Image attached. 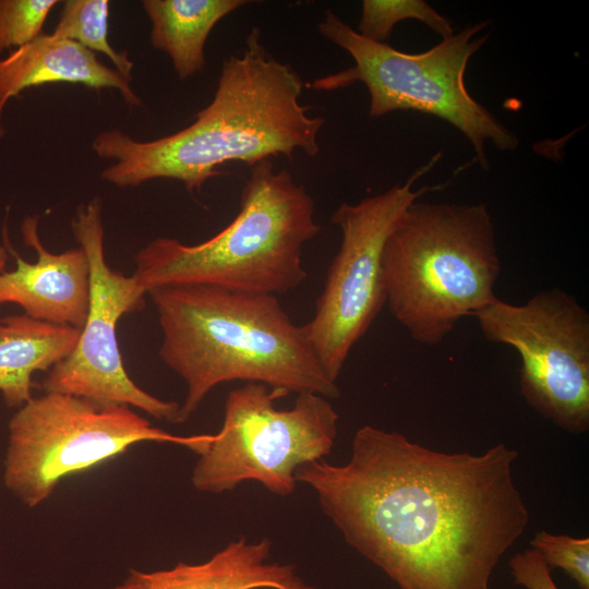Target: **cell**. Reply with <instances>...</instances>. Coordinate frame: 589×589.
<instances>
[{
  "mask_svg": "<svg viewBox=\"0 0 589 589\" xmlns=\"http://www.w3.org/2000/svg\"><path fill=\"white\" fill-rule=\"evenodd\" d=\"M517 457L503 443L482 454L438 452L366 424L346 464L311 461L294 479L399 589H491L529 522L513 477Z\"/></svg>",
  "mask_w": 589,
  "mask_h": 589,
  "instance_id": "cell-1",
  "label": "cell"
},
{
  "mask_svg": "<svg viewBox=\"0 0 589 589\" xmlns=\"http://www.w3.org/2000/svg\"><path fill=\"white\" fill-rule=\"evenodd\" d=\"M303 86L291 65L268 53L261 31L253 27L244 49L224 60L214 97L193 123L145 142L118 129L98 133L92 148L113 160L100 176L119 188L172 179L193 193L228 163L252 167L273 156L292 158L297 152L315 156L325 120L310 116L300 103Z\"/></svg>",
  "mask_w": 589,
  "mask_h": 589,
  "instance_id": "cell-2",
  "label": "cell"
},
{
  "mask_svg": "<svg viewBox=\"0 0 589 589\" xmlns=\"http://www.w3.org/2000/svg\"><path fill=\"white\" fill-rule=\"evenodd\" d=\"M163 333L159 357L185 383L182 422L223 383H261L285 396L337 398L306 338L276 296L206 285L157 287L147 292Z\"/></svg>",
  "mask_w": 589,
  "mask_h": 589,
  "instance_id": "cell-3",
  "label": "cell"
},
{
  "mask_svg": "<svg viewBox=\"0 0 589 589\" xmlns=\"http://www.w3.org/2000/svg\"><path fill=\"white\" fill-rule=\"evenodd\" d=\"M235 219L195 245L157 238L135 255V272L146 293L157 287L206 285L278 296L306 278L304 245L320 232L308 191L269 159L250 167Z\"/></svg>",
  "mask_w": 589,
  "mask_h": 589,
  "instance_id": "cell-4",
  "label": "cell"
},
{
  "mask_svg": "<svg viewBox=\"0 0 589 589\" xmlns=\"http://www.w3.org/2000/svg\"><path fill=\"white\" fill-rule=\"evenodd\" d=\"M500 272L484 204L416 201L397 220L383 252L389 311L423 345L440 344L462 317L493 303Z\"/></svg>",
  "mask_w": 589,
  "mask_h": 589,
  "instance_id": "cell-5",
  "label": "cell"
},
{
  "mask_svg": "<svg viewBox=\"0 0 589 589\" xmlns=\"http://www.w3.org/2000/svg\"><path fill=\"white\" fill-rule=\"evenodd\" d=\"M489 25L490 21L469 25L424 52L407 53L361 36L327 10L318 32L346 50L354 63L304 85L330 92L359 82L369 92L371 118L410 110L445 120L467 137L479 164L488 170V141L501 151H514L519 144L517 136L479 104L465 84L469 60L489 37L478 35Z\"/></svg>",
  "mask_w": 589,
  "mask_h": 589,
  "instance_id": "cell-6",
  "label": "cell"
},
{
  "mask_svg": "<svg viewBox=\"0 0 589 589\" xmlns=\"http://www.w3.org/2000/svg\"><path fill=\"white\" fill-rule=\"evenodd\" d=\"M3 482L34 508L67 477L87 471L143 442L169 443L203 454L214 434L176 435L124 405H103L45 393L16 409L8 424Z\"/></svg>",
  "mask_w": 589,
  "mask_h": 589,
  "instance_id": "cell-7",
  "label": "cell"
},
{
  "mask_svg": "<svg viewBox=\"0 0 589 589\" xmlns=\"http://www.w3.org/2000/svg\"><path fill=\"white\" fill-rule=\"evenodd\" d=\"M285 395L261 383H245L226 399L220 430L192 470L195 490L221 494L247 481L278 496L296 490V470L325 459L337 436L339 416L329 399L297 394L294 404L277 409Z\"/></svg>",
  "mask_w": 589,
  "mask_h": 589,
  "instance_id": "cell-8",
  "label": "cell"
},
{
  "mask_svg": "<svg viewBox=\"0 0 589 589\" xmlns=\"http://www.w3.org/2000/svg\"><path fill=\"white\" fill-rule=\"evenodd\" d=\"M440 157V153L434 155L404 184L356 204L342 203L332 216V223L341 230L340 247L329 265L314 315L303 328L322 368L335 383L352 347L386 303L383 252L394 226L420 196L446 187L443 183L412 189Z\"/></svg>",
  "mask_w": 589,
  "mask_h": 589,
  "instance_id": "cell-9",
  "label": "cell"
},
{
  "mask_svg": "<svg viewBox=\"0 0 589 589\" xmlns=\"http://www.w3.org/2000/svg\"><path fill=\"white\" fill-rule=\"evenodd\" d=\"M484 337L512 346L521 358L520 393L556 426L589 430V313L558 288L522 305L498 298L474 315Z\"/></svg>",
  "mask_w": 589,
  "mask_h": 589,
  "instance_id": "cell-10",
  "label": "cell"
},
{
  "mask_svg": "<svg viewBox=\"0 0 589 589\" xmlns=\"http://www.w3.org/2000/svg\"><path fill=\"white\" fill-rule=\"evenodd\" d=\"M103 205L98 197L80 206L71 221L73 236L91 267L88 313L72 353L43 382L45 393H62L103 405H124L171 423H183L180 405L137 386L123 366L117 327L120 318L144 308L146 291L134 274L125 276L105 259Z\"/></svg>",
  "mask_w": 589,
  "mask_h": 589,
  "instance_id": "cell-11",
  "label": "cell"
},
{
  "mask_svg": "<svg viewBox=\"0 0 589 589\" xmlns=\"http://www.w3.org/2000/svg\"><path fill=\"white\" fill-rule=\"evenodd\" d=\"M21 233L24 243L35 250L36 262L15 254V268L0 274V304L14 303L33 318L81 329L91 297V267L84 249L48 251L38 236L37 217H26Z\"/></svg>",
  "mask_w": 589,
  "mask_h": 589,
  "instance_id": "cell-12",
  "label": "cell"
},
{
  "mask_svg": "<svg viewBox=\"0 0 589 589\" xmlns=\"http://www.w3.org/2000/svg\"><path fill=\"white\" fill-rule=\"evenodd\" d=\"M271 551L269 539L249 542L241 537L202 563L178 562L152 572L131 568L110 589H316L292 564L268 562Z\"/></svg>",
  "mask_w": 589,
  "mask_h": 589,
  "instance_id": "cell-13",
  "label": "cell"
},
{
  "mask_svg": "<svg viewBox=\"0 0 589 589\" xmlns=\"http://www.w3.org/2000/svg\"><path fill=\"white\" fill-rule=\"evenodd\" d=\"M52 83L113 88L129 106L141 105L130 80L101 63L95 52L75 41L41 34L0 60V120L11 98L29 87Z\"/></svg>",
  "mask_w": 589,
  "mask_h": 589,
  "instance_id": "cell-14",
  "label": "cell"
},
{
  "mask_svg": "<svg viewBox=\"0 0 589 589\" xmlns=\"http://www.w3.org/2000/svg\"><path fill=\"white\" fill-rule=\"evenodd\" d=\"M81 329L26 314L0 318V393L9 408L19 409L33 396V374L50 371L74 350Z\"/></svg>",
  "mask_w": 589,
  "mask_h": 589,
  "instance_id": "cell-15",
  "label": "cell"
},
{
  "mask_svg": "<svg viewBox=\"0 0 589 589\" xmlns=\"http://www.w3.org/2000/svg\"><path fill=\"white\" fill-rule=\"evenodd\" d=\"M151 21V45L167 53L180 80L205 65V44L214 26L247 0H144Z\"/></svg>",
  "mask_w": 589,
  "mask_h": 589,
  "instance_id": "cell-16",
  "label": "cell"
},
{
  "mask_svg": "<svg viewBox=\"0 0 589 589\" xmlns=\"http://www.w3.org/2000/svg\"><path fill=\"white\" fill-rule=\"evenodd\" d=\"M109 10L108 0H67L51 35L101 52L121 75L131 80L134 63L128 52L117 51L108 39Z\"/></svg>",
  "mask_w": 589,
  "mask_h": 589,
  "instance_id": "cell-17",
  "label": "cell"
},
{
  "mask_svg": "<svg viewBox=\"0 0 589 589\" xmlns=\"http://www.w3.org/2000/svg\"><path fill=\"white\" fill-rule=\"evenodd\" d=\"M404 20L422 22L442 39L455 33L450 21L423 0H364L357 32L370 40L385 43L395 25Z\"/></svg>",
  "mask_w": 589,
  "mask_h": 589,
  "instance_id": "cell-18",
  "label": "cell"
},
{
  "mask_svg": "<svg viewBox=\"0 0 589 589\" xmlns=\"http://www.w3.org/2000/svg\"><path fill=\"white\" fill-rule=\"evenodd\" d=\"M57 3L58 0H0V56L39 37Z\"/></svg>",
  "mask_w": 589,
  "mask_h": 589,
  "instance_id": "cell-19",
  "label": "cell"
},
{
  "mask_svg": "<svg viewBox=\"0 0 589 589\" xmlns=\"http://www.w3.org/2000/svg\"><path fill=\"white\" fill-rule=\"evenodd\" d=\"M530 545L549 567L563 569L579 587L589 589V538L538 531Z\"/></svg>",
  "mask_w": 589,
  "mask_h": 589,
  "instance_id": "cell-20",
  "label": "cell"
},
{
  "mask_svg": "<svg viewBox=\"0 0 589 589\" xmlns=\"http://www.w3.org/2000/svg\"><path fill=\"white\" fill-rule=\"evenodd\" d=\"M509 569L515 585L525 589H558L550 567L532 548L516 553L509 560Z\"/></svg>",
  "mask_w": 589,
  "mask_h": 589,
  "instance_id": "cell-21",
  "label": "cell"
},
{
  "mask_svg": "<svg viewBox=\"0 0 589 589\" xmlns=\"http://www.w3.org/2000/svg\"><path fill=\"white\" fill-rule=\"evenodd\" d=\"M9 260V251L8 248L4 244L0 243V274L4 272V268L7 266Z\"/></svg>",
  "mask_w": 589,
  "mask_h": 589,
  "instance_id": "cell-22",
  "label": "cell"
},
{
  "mask_svg": "<svg viewBox=\"0 0 589 589\" xmlns=\"http://www.w3.org/2000/svg\"><path fill=\"white\" fill-rule=\"evenodd\" d=\"M4 133H5V130H4L3 125L0 123V139L2 136H4Z\"/></svg>",
  "mask_w": 589,
  "mask_h": 589,
  "instance_id": "cell-23",
  "label": "cell"
}]
</instances>
